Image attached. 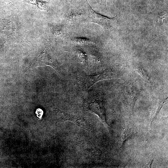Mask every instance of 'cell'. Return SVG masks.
I'll return each instance as SVG.
<instances>
[{
    "label": "cell",
    "instance_id": "7",
    "mask_svg": "<svg viewBox=\"0 0 168 168\" xmlns=\"http://www.w3.org/2000/svg\"><path fill=\"white\" fill-rule=\"evenodd\" d=\"M24 2L36 5L38 0H24Z\"/></svg>",
    "mask_w": 168,
    "mask_h": 168
},
{
    "label": "cell",
    "instance_id": "2",
    "mask_svg": "<svg viewBox=\"0 0 168 168\" xmlns=\"http://www.w3.org/2000/svg\"><path fill=\"white\" fill-rule=\"evenodd\" d=\"M87 2L89 12V15L87 18L89 22L98 24L106 30L110 29L112 27L111 20L115 17L112 18H109L97 13L93 10L87 1Z\"/></svg>",
    "mask_w": 168,
    "mask_h": 168
},
{
    "label": "cell",
    "instance_id": "4",
    "mask_svg": "<svg viewBox=\"0 0 168 168\" xmlns=\"http://www.w3.org/2000/svg\"><path fill=\"white\" fill-rule=\"evenodd\" d=\"M72 41L73 43L79 44L94 42L91 40L82 37H74L72 39Z\"/></svg>",
    "mask_w": 168,
    "mask_h": 168
},
{
    "label": "cell",
    "instance_id": "3",
    "mask_svg": "<svg viewBox=\"0 0 168 168\" xmlns=\"http://www.w3.org/2000/svg\"><path fill=\"white\" fill-rule=\"evenodd\" d=\"M91 109L98 114L101 117H105V109L102 103L100 100H96L91 104Z\"/></svg>",
    "mask_w": 168,
    "mask_h": 168
},
{
    "label": "cell",
    "instance_id": "6",
    "mask_svg": "<svg viewBox=\"0 0 168 168\" xmlns=\"http://www.w3.org/2000/svg\"><path fill=\"white\" fill-rule=\"evenodd\" d=\"M35 113L38 118L40 119L42 118L43 114V111L42 109L38 108L36 110Z\"/></svg>",
    "mask_w": 168,
    "mask_h": 168
},
{
    "label": "cell",
    "instance_id": "1",
    "mask_svg": "<svg viewBox=\"0 0 168 168\" xmlns=\"http://www.w3.org/2000/svg\"><path fill=\"white\" fill-rule=\"evenodd\" d=\"M115 77L112 72L107 71L94 75H83L80 78V82L83 89L87 91L90 88L98 81L110 79Z\"/></svg>",
    "mask_w": 168,
    "mask_h": 168
},
{
    "label": "cell",
    "instance_id": "5",
    "mask_svg": "<svg viewBox=\"0 0 168 168\" xmlns=\"http://www.w3.org/2000/svg\"><path fill=\"white\" fill-rule=\"evenodd\" d=\"M49 2L38 0L36 5L41 10L48 11L49 10Z\"/></svg>",
    "mask_w": 168,
    "mask_h": 168
}]
</instances>
